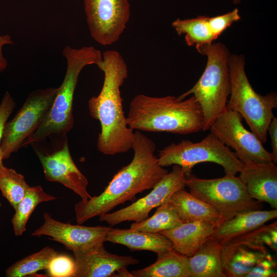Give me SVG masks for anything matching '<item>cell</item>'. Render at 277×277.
<instances>
[{"mask_svg":"<svg viewBox=\"0 0 277 277\" xmlns=\"http://www.w3.org/2000/svg\"><path fill=\"white\" fill-rule=\"evenodd\" d=\"M207 57L205 70L194 86L178 97L183 100L192 94L199 104L204 116L203 131L227 110L231 89L229 70L230 56L222 43H212L197 49Z\"/></svg>","mask_w":277,"mask_h":277,"instance_id":"obj_5","label":"cell"},{"mask_svg":"<svg viewBox=\"0 0 277 277\" xmlns=\"http://www.w3.org/2000/svg\"><path fill=\"white\" fill-rule=\"evenodd\" d=\"M187 176L180 166L174 165L148 194L128 206L100 216V221L111 227L126 221L145 220L152 209L169 201L176 191L186 187Z\"/></svg>","mask_w":277,"mask_h":277,"instance_id":"obj_12","label":"cell"},{"mask_svg":"<svg viewBox=\"0 0 277 277\" xmlns=\"http://www.w3.org/2000/svg\"><path fill=\"white\" fill-rule=\"evenodd\" d=\"M72 252L75 263L74 277L115 276L119 271L140 262L130 255L109 252L104 243Z\"/></svg>","mask_w":277,"mask_h":277,"instance_id":"obj_15","label":"cell"},{"mask_svg":"<svg viewBox=\"0 0 277 277\" xmlns=\"http://www.w3.org/2000/svg\"><path fill=\"white\" fill-rule=\"evenodd\" d=\"M189 192L214 209L223 222L250 210H260L262 202L252 199L239 176L226 175L213 179L187 176Z\"/></svg>","mask_w":277,"mask_h":277,"instance_id":"obj_8","label":"cell"},{"mask_svg":"<svg viewBox=\"0 0 277 277\" xmlns=\"http://www.w3.org/2000/svg\"><path fill=\"white\" fill-rule=\"evenodd\" d=\"M240 19L241 16L238 8L223 15L208 17L209 26L215 39L234 22Z\"/></svg>","mask_w":277,"mask_h":277,"instance_id":"obj_31","label":"cell"},{"mask_svg":"<svg viewBox=\"0 0 277 277\" xmlns=\"http://www.w3.org/2000/svg\"><path fill=\"white\" fill-rule=\"evenodd\" d=\"M35 152L47 181L60 183L79 195L83 201L91 197L87 190L88 180L74 163L67 138L62 147L51 154H46L36 149Z\"/></svg>","mask_w":277,"mask_h":277,"instance_id":"obj_14","label":"cell"},{"mask_svg":"<svg viewBox=\"0 0 277 277\" xmlns=\"http://www.w3.org/2000/svg\"><path fill=\"white\" fill-rule=\"evenodd\" d=\"M245 64L243 55H230L228 65L231 89L227 109L238 112L251 131L264 144L269 125L274 117L273 109L277 107V96L274 92L265 95L256 93L247 77Z\"/></svg>","mask_w":277,"mask_h":277,"instance_id":"obj_6","label":"cell"},{"mask_svg":"<svg viewBox=\"0 0 277 277\" xmlns=\"http://www.w3.org/2000/svg\"><path fill=\"white\" fill-rule=\"evenodd\" d=\"M276 217L277 209H275L244 212L219 224L211 238L221 243L227 241L247 233Z\"/></svg>","mask_w":277,"mask_h":277,"instance_id":"obj_20","label":"cell"},{"mask_svg":"<svg viewBox=\"0 0 277 277\" xmlns=\"http://www.w3.org/2000/svg\"><path fill=\"white\" fill-rule=\"evenodd\" d=\"M51 277H74L75 261L65 254H57L49 263L46 269Z\"/></svg>","mask_w":277,"mask_h":277,"instance_id":"obj_30","label":"cell"},{"mask_svg":"<svg viewBox=\"0 0 277 277\" xmlns=\"http://www.w3.org/2000/svg\"><path fill=\"white\" fill-rule=\"evenodd\" d=\"M239 177L250 196L277 209V166L273 162L243 164Z\"/></svg>","mask_w":277,"mask_h":277,"instance_id":"obj_16","label":"cell"},{"mask_svg":"<svg viewBox=\"0 0 277 277\" xmlns=\"http://www.w3.org/2000/svg\"><path fill=\"white\" fill-rule=\"evenodd\" d=\"M217 226L202 222L183 223L160 233L170 240L174 250L190 257L211 236Z\"/></svg>","mask_w":277,"mask_h":277,"instance_id":"obj_18","label":"cell"},{"mask_svg":"<svg viewBox=\"0 0 277 277\" xmlns=\"http://www.w3.org/2000/svg\"><path fill=\"white\" fill-rule=\"evenodd\" d=\"M16 106V103L11 94L7 91L0 103V171L5 167L3 156L1 148V143L4 126Z\"/></svg>","mask_w":277,"mask_h":277,"instance_id":"obj_33","label":"cell"},{"mask_svg":"<svg viewBox=\"0 0 277 277\" xmlns=\"http://www.w3.org/2000/svg\"><path fill=\"white\" fill-rule=\"evenodd\" d=\"M183 223L169 201L157 207L154 214L140 222H134L130 229L160 233Z\"/></svg>","mask_w":277,"mask_h":277,"instance_id":"obj_27","label":"cell"},{"mask_svg":"<svg viewBox=\"0 0 277 277\" xmlns=\"http://www.w3.org/2000/svg\"><path fill=\"white\" fill-rule=\"evenodd\" d=\"M58 254L53 248L46 246L12 264L5 270L7 277H24L46 270L51 260Z\"/></svg>","mask_w":277,"mask_h":277,"instance_id":"obj_26","label":"cell"},{"mask_svg":"<svg viewBox=\"0 0 277 277\" xmlns=\"http://www.w3.org/2000/svg\"><path fill=\"white\" fill-rule=\"evenodd\" d=\"M57 87L38 89L30 93L15 116L4 126L1 143L4 160L22 147L36 129L52 105Z\"/></svg>","mask_w":277,"mask_h":277,"instance_id":"obj_9","label":"cell"},{"mask_svg":"<svg viewBox=\"0 0 277 277\" xmlns=\"http://www.w3.org/2000/svg\"><path fill=\"white\" fill-rule=\"evenodd\" d=\"M268 132L270 135L271 145L272 151L271 152L273 157L274 163H277V118L274 117L270 122L268 128Z\"/></svg>","mask_w":277,"mask_h":277,"instance_id":"obj_34","label":"cell"},{"mask_svg":"<svg viewBox=\"0 0 277 277\" xmlns=\"http://www.w3.org/2000/svg\"><path fill=\"white\" fill-rule=\"evenodd\" d=\"M84 5L92 38L103 46L117 42L130 19L129 0H84Z\"/></svg>","mask_w":277,"mask_h":277,"instance_id":"obj_11","label":"cell"},{"mask_svg":"<svg viewBox=\"0 0 277 277\" xmlns=\"http://www.w3.org/2000/svg\"><path fill=\"white\" fill-rule=\"evenodd\" d=\"M242 118L238 112L227 109L211 125L209 130L224 144L233 149L243 164L274 163L272 153L266 150L252 131L245 128Z\"/></svg>","mask_w":277,"mask_h":277,"instance_id":"obj_10","label":"cell"},{"mask_svg":"<svg viewBox=\"0 0 277 277\" xmlns=\"http://www.w3.org/2000/svg\"><path fill=\"white\" fill-rule=\"evenodd\" d=\"M43 225L31 235L48 236L72 252L104 243L111 228V226H86L63 223L55 220L47 212L43 214Z\"/></svg>","mask_w":277,"mask_h":277,"instance_id":"obj_13","label":"cell"},{"mask_svg":"<svg viewBox=\"0 0 277 277\" xmlns=\"http://www.w3.org/2000/svg\"><path fill=\"white\" fill-rule=\"evenodd\" d=\"M126 118L134 131L187 135L204 128L203 112L193 95L181 100L173 95L138 94L130 102Z\"/></svg>","mask_w":277,"mask_h":277,"instance_id":"obj_3","label":"cell"},{"mask_svg":"<svg viewBox=\"0 0 277 277\" xmlns=\"http://www.w3.org/2000/svg\"><path fill=\"white\" fill-rule=\"evenodd\" d=\"M221 243L222 264L226 276L246 277L269 253L265 247L253 246L235 239Z\"/></svg>","mask_w":277,"mask_h":277,"instance_id":"obj_17","label":"cell"},{"mask_svg":"<svg viewBox=\"0 0 277 277\" xmlns=\"http://www.w3.org/2000/svg\"><path fill=\"white\" fill-rule=\"evenodd\" d=\"M56 199V197L45 192L40 185L30 186L14 209L11 223L15 235L21 236L26 231L28 221L39 204Z\"/></svg>","mask_w":277,"mask_h":277,"instance_id":"obj_25","label":"cell"},{"mask_svg":"<svg viewBox=\"0 0 277 277\" xmlns=\"http://www.w3.org/2000/svg\"><path fill=\"white\" fill-rule=\"evenodd\" d=\"M131 273L133 277H191L188 257L173 249L158 254L154 263Z\"/></svg>","mask_w":277,"mask_h":277,"instance_id":"obj_23","label":"cell"},{"mask_svg":"<svg viewBox=\"0 0 277 277\" xmlns=\"http://www.w3.org/2000/svg\"><path fill=\"white\" fill-rule=\"evenodd\" d=\"M222 247L220 241L210 237L188 257L191 277H227L222 264Z\"/></svg>","mask_w":277,"mask_h":277,"instance_id":"obj_22","label":"cell"},{"mask_svg":"<svg viewBox=\"0 0 277 277\" xmlns=\"http://www.w3.org/2000/svg\"><path fill=\"white\" fill-rule=\"evenodd\" d=\"M14 41L8 34H1L0 32V73L4 71L8 66V62L4 57L3 48L5 45H13Z\"/></svg>","mask_w":277,"mask_h":277,"instance_id":"obj_35","label":"cell"},{"mask_svg":"<svg viewBox=\"0 0 277 277\" xmlns=\"http://www.w3.org/2000/svg\"><path fill=\"white\" fill-rule=\"evenodd\" d=\"M134 134L131 162L113 175L100 194L75 205L77 224L108 213L126 202L135 201L137 194L153 188L168 173L154 154L155 143L140 131Z\"/></svg>","mask_w":277,"mask_h":277,"instance_id":"obj_1","label":"cell"},{"mask_svg":"<svg viewBox=\"0 0 277 277\" xmlns=\"http://www.w3.org/2000/svg\"><path fill=\"white\" fill-rule=\"evenodd\" d=\"M169 202L183 223L202 222L219 225L223 222L214 209L184 188L176 191Z\"/></svg>","mask_w":277,"mask_h":277,"instance_id":"obj_21","label":"cell"},{"mask_svg":"<svg viewBox=\"0 0 277 277\" xmlns=\"http://www.w3.org/2000/svg\"><path fill=\"white\" fill-rule=\"evenodd\" d=\"M233 239L258 247L270 248L277 251V222L265 224L247 233Z\"/></svg>","mask_w":277,"mask_h":277,"instance_id":"obj_29","label":"cell"},{"mask_svg":"<svg viewBox=\"0 0 277 277\" xmlns=\"http://www.w3.org/2000/svg\"><path fill=\"white\" fill-rule=\"evenodd\" d=\"M276 261L268 253L246 275V277H276Z\"/></svg>","mask_w":277,"mask_h":277,"instance_id":"obj_32","label":"cell"},{"mask_svg":"<svg viewBox=\"0 0 277 277\" xmlns=\"http://www.w3.org/2000/svg\"><path fill=\"white\" fill-rule=\"evenodd\" d=\"M97 66L104 75L99 94L88 101L91 116L99 121L101 132L97 148L108 155L126 153L132 149L134 131L127 124L125 115L121 87L128 75L127 64L116 50H107Z\"/></svg>","mask_w":277,"mask_h":277,"instance_id":"obj_2","label":"cell"},{"mask_svg":"<svg viewBox=\"0 0 277 277\" xmlns=\"http://www.w3.org/2000/svg\"><path fill=\"white\" fill-rule=\"evenodd\" d=\"M240 0H233L234 4H239L240 2Z\"/></svg>","mask_w":277,"mask_h":277,"instance_id":"obj_36","label":"cell"},{"mask_svg":"<svg viewBox=\"0 0 277 277\" xmlns=\"http://www.w3.org/2000/svg\"><path fill=\"white\" fill-rule=\"evenodd\" d=\"M62 54L66 61L63 81L45 117L22 147L43 141L54 134L66 136L74 126L73 101L79 75L86 66L97 65L103 59L101 51L92 46L74 48L67 46Z\"/></svg>","mask_w":277,"mask_h":277,"instance_id":"obj_4","label":"cell"},{"mask_svg":"<svg viewBox=\"0 0 277 277\" xmlns=\"http://www.w3.org/2000/svg\"><path fill=\"white\" fill-rule=\"evenodd\" d=\"M105 242L121 244L131 251L147 250L157 254L173 249L170 240L160 233L132 229L113 228L108 231Z\"/></svg>","mask_w":277,"mask_h":277,"instance_id":"obj_19","label":"cell"},{"mask_svg":"<svg viewBox=\"0 0 277 277\" xmlns=\"http://www.w3.org/2000/svg\"><path fill=\"white\" fill-rule=\"evenodd\" d=\"M30 187L24 176L15 170L4 167L0 171V191L14 209Z\"/></svg>","mask_w":277,"mask_h":277,"instance_id":"obj_28","label":"cell"},{"mask_svg":"<svg viewBox=\"0 0 277 277\" xmlns=\"http://www.w3.org/2000/svg\"><path fill=\"white\" fill-rule=\"evenodd\" d=\"M157 158L161 166L179 165L187 175L194 166L205 162L221 166L226 175H236L243 166L235 153L211 132L199 142L171 143L159 152Z\"/></svg>","mask_w":277,"mask_h":277,"instance_id":"obj_7","label":"cell"},{"mask_svg":"<svg viewBox=\"0 0 277 277\" xmlns=\"http://www.w3.org/2000/svg\"><path fill=\"white\" fill-rule=\"evenodd\" d=\"M208 20V17L206 16L185 19L177 18L171 25L178 35H184L185 42L188 46H195L197 50L211 44L215 40L210 29Z\"/></svg>","mask_w":277,"mask_h":277,"instance_id":"obj_24","label":"cell"}]
</instances>
